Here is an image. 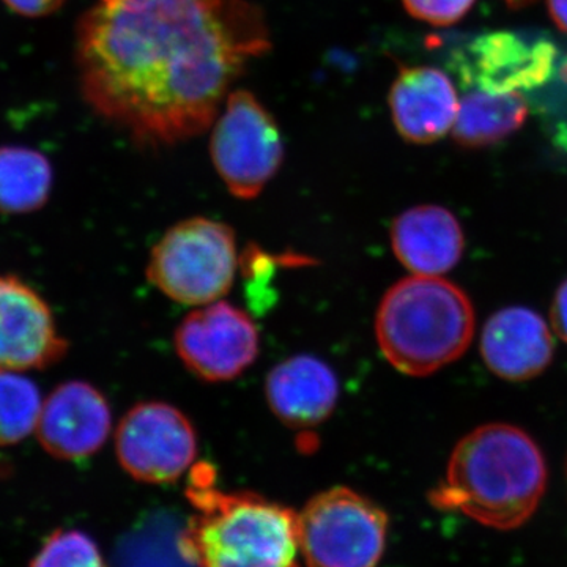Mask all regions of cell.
I'll use <instances>...</instances> for the list:
<instances>
[{"label":"cell","instance_id":"obj_3","mask_svg":"<svg viewBox=\"0 0 567 567\" xmlns=\"http://www.w3.org/2000/svg\"><path fill=\"white\" fill-rule=\"evenodd\" d=\"M194 513L178 547L196 567H300L298 514L251 492H223L210 465L194 466Z\"/></svg>","mask_w":567,"mask_h":567},{"label":"cell","instance_id":"obj_25","mask_svg":"<svg viewBox=\"0 0 567 567\" xmlns=\"http://www.w3.org/2000/svg\"><path fill=\"white\" fill-rule=\"evenodd\" d=\"M507 6L513 7V9H520V7L528 6V3L535 2V0H505Z\"/></svg>","mask_w":567,"mask_h":567},{"label":"cell","instance_id":"obj_11","mask_svg":"<svg viewBox=\"0 0 567 567\" xmlns=\"http://www.w3.org/2000/svg\"><path fill=\"white\" fill-rule=\"evenodd\" d=\"M111 429V406L103 393L71 380L43 399L35 434L50 456L74 462L99 453Z\"/></svg>","mask_w":567,"mask_h":567},{"label":"cell","instance_id":"obj_10","mask_svg":"<svg viewBox=\"0 0 567 567\" xmlns=\"http://www.w3.org/2000/svg\"><path fill=\"white\" fill-rule=\"evenodd\" d=\"M65 352V339L41 295L14 276H0V371L48 368Z\"/></svg>","mask_w":567,"mask_h":567},{"label":"cell","instance_id":"obj_22","mask_svg":"<svg viewBox=\"0 0 567 567\" xmlns=\"http://www.w3.org/2000/svg\"><path fill=\"white\" fill-rule=\"evenodd\" d=\"M13 13L25 18H43L55 13L66 0H2Z\"/></svg>","mask_w":567,"mask_h":567},{"label":"cell","instance_id":"obj_16","mask_svg":"<svg viewBox=\"0 0 567 567\" xmlns=\"http://www.w3.org/2000/svg\"><path fill=\"white\" fill-rule=\"evenodd\" d=\"M391 246L412 274L440 276L456 267L465 238L453 213L439 205H417L394 219Z\"/></svg>","mask_w":567,"mask_h":567},{"label":"cell","instance_id":"obj_17","mask_svg":"<svg viewBox=\"0 0 567 567\" xmlns=\"http://www.w3.org/2000/svg\"><path fill=\"white\" fill-rule=\"evenodd\" d=\"M528 114L527 100L520 92L470 89L458 102L453 136L464 147H487L522 128Z\"/></svg>","mask_w":567,"mask_h":567},{"label":"cell","instance_id":"obj_9","mask_svg":"<svg viewBox=\"0 0 567 567\" xmlns=\"http://www.w3.org/2000/svg\"><path fill=\"white\" fill-rule=\"evenodd\" d=\"M175 349L194 375L207 382H229L256 361L259 331L240 308L213 301L178 324Z\"/></svg>","mask_w":567,"mask_h":567},{"label":"cell","instance_id":"obj_8","mask_svg":"<svg viewBox=\"0 0 567 567\" xmlns=\"http://www.w3.org/2000/svg\"><path fill=\"white\" fill-rule=\"evenodd\" d=\"M115 451L122 468L134 480L171 484L193 465L197 435L181 410L164 402H142L117 425Z\"/></svg>","mask_w":567,"mask_h":567},{"label":"cell","instance_id":"obj_14","mask_svg":"<svg viewBox=\"0 0 567 567\" xmlns=\"http://www.w3.org/2000/svg\"><path fill=\"white\" fill-rule=\"evenodd\" d=\"M265 394L284 424L311 429L333 413L339 399L338 375L319 358L297 354L271 369Z\"/></svg>","mask_w":567,"mask_h":567},{"label":"cell","instance_id":"obj_23","mask_svg":"<svg viewBox=\"0 0 567 567\" xmlns=\"http://www.w3.org/2000/svg\"><path fill=\"white\" fill-rule=\"evenodd\" d=\"M551 323L559 338L567 342V279L559 287L551 306Z\"/></svg>","mask_w":567,"mask_h":567},{"label":"cell","instance_id":"obj_18","mask_svg":"<svg viewBox=\"0 0 567 567\" xmlns=\"http://www.w3.org/2000/svg\"><path fill=\"white\" fill-rule=\"evenodd\" d=\"M54 171L48 156L25 145L0 147V213L28 215L50 200Z\"/></svg>","mask_w":567,"mask_h":567},{"label":"cell","instance_id":"obj_1","mask_svg":"<svg viewBox=\"0 0 567 567\" xmlns=\"http://www.w3.org/2000/svg\"><path fill=\"white\" fill-rule=\"evenodd\" d=\"M270 48L249 0H93L74 51L89 106L137 144L163 147L207 132Z\"/></svg>","mask_w":567,"mask_h":567},{"label":"cell","instance_id":"obj_7","mask_svg":"<svg viewBox=\"0 0 567 567\" xmlns=\"http://www.w3.org/2000/svg\"><path fill=\"white\" fill-rule=\"evenodd\" d=\"M210 153L227 189L238 199H254L281 167V132L251 92L235 91L213 130Z\"/></svg>","mask_w":567,"mask_h":567},{"label":"cell","instance_id":"obj_5","mask_svg":"<svg viewBox=\"0 0 567 567\" xmlns=\"http://www.w3.org/2000/svg\"><path fill=\"white\" fill-rule=\"evenodd\" d=\"M234 230L207 218L175 224L153 246L148 281L171 300L204 306L229 292L237 271Z\"/></svg>","mask_w":567,"mask_h":567},{"label":"cell","instance_id":"obj_2","mask_svg":"<svg viewBox=\"0 0 567 567\" xmlns=\"http://www.w3.org/2000/svg\"><path fill=\"white\" fill-rule=\"evenodd\" d=\"M546 486L547 465L535 440L514 425L487 424L454 447L431 503L507 532L536 513Z\"/></svg>","mask_w":567,"mask_h":567},{"label":"cell","instance_id":"obj_21","mask_svg":"<svg viewBox=\"0 0 567 567\" xmlns=\"http://www.w3.org/2000/svg\"><path fill=\"white\" fill-rule=\"evenodd\" d=\"M475 2L476 0H402L406 13L436 28L456 24L472 10Z\"/></svg>","mask_w":567,"mask_h":567},{"label":"cell","instance_id":"obj_15","mask_svg":"<svg viewBox=\"0 0 567 567\" xmlns=\"http://www.w3.org/2000/svg\"><path fill=\"white\" fill-rule=\"evenodd\" d=\"M484 361L502 379H535L554 357V339L543 317L527 308H507L488 319L481 338Z\"/></svg>","mask_w":567,"mask_h":567},{"label":"cell","instance_id":"obj_24","mask_svg":"<svg viewBox=\"0 0 567 567\" xmlns=\"http://www.w3.org/2000/svg\"><path fill=\"white\" fill-rule=\"evenodd\" d=\"M547 7L559 31L567 33V0H547Z\"/></svg>","mask_w":567,"mask_h":567},{"label":"cell","instance_id":"obj_19","mask_svg":"<svg viewBox=\"0 0 567 567\" xmlns=\"http://www.w3.org/2000/svg\"><path fill=\"white\" fill-rule=\"evenodd\" d=\"M41 405L40 388L25 372L0 371V446L17 445L33 434Z\"/></svg>","mask_w":567,"mask_h":567},{"label":"cell","instance_id":"obj_6","mask_svg":"<svg viewBox=\"0 0 567 567\" xmlns=\"http://www.w3.org/2000/svg\"><path fill=\"white\" fill-rule=\"evenodd\" d=\"M388 514L352 488L333 487L298 514L308 567H377L385 554Z\"/></svg>","mask_w":567,"mask_h":567},{"label":"cell","instance_id":"obj_4","mask_svg":"<svg viewBox=\"0 0 567 567\" xmlns=\"http://www.w3.org/2000/svg\"><path fill=\"white\" fill-rule=\"evenodd\" d=\"M375 334L383 357L398 371L431 375L468 349L475 311L456 284L415 275L388 290L377 312Z\"/></svg>","mask_w":567,"mask_h":567},{"label":"cell","instance_id":"obj_12","mask_svg":"<svg viewBox=\"0 0 567 567\" xmlns=\"http://www.w3.org/2000/svg\"><path fill=\"white\" fill-rule=\"evenodd\" d=\"M550 43L528 44L514 33H488L473 41L461 59V80L468 89L505 93L533 89L554 69Z\"/></svg>","mask_w":567,"mask_h":567},{"label":"cell","instance_id":"obj_13","mask_svg":"<svg viewBox=\"0 0 567 567\" xmlns=\"http://www.w3.org/2000/svg\"><path fill=\"white\" fill-rule=\"evenodd\" d=\"M395 130L412 144H432L454 126L458 99L453 81L434 66H401L390 92Z\"/></svg>","mask_w":567,"mask_h":567},{"label":"cell","instance_id":"obj_20","mask_svg":"<svg viewBox=\"0 0 567 567\" xmlns=\"http://www.w3.org/2000/svg\"><path fill=\"white\" fill-rule=\"evenodd\" d=\"M31 567H106L95 540L80 529H61L48 537Z\"/></svg>","mask_w":567,"mask_h":567}]
</instances>
